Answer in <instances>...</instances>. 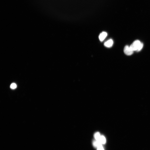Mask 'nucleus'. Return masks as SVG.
I'll list each match as a JSON object with an SVG mask.
<instances>
[{"instance_id": "nucleus-5", "label": "nucleus", "mask_w": 150, "mask_h": 150, "mask_svg": "<svg viewBox=\"0 0 150 150\" xmlns=\"http://www.w3.org/2000/svg\"><path fill=\"white\" fill-rule=\"evenodd\" d=\"M97 141H99L102 144H104L106 143V139L104 136H101L99 140Z\"/></svg>"}, {"instance_id": "nucleus-1", "label": "nucleus", "mask_w": 150, "mask_h": 150, "mask_svg": "<svg viewBox=\"0 0 150 150\" xmlns=\"http://www.w3.org/2000/svg\"><path fill=\"white\" fill-rule=\"evenodd\" d=\"M141 43L138 40L134 41L133 43L130 46L131 49L133 51H137L138 50Z\"/></svg>"}, {"instance_id": "nucleus-6", "label": "nucleus", "mask_w": 150, "mask_h": 150, "mask_svg": "<svg viewBox=\"0 0 150 150\" xmlns=\"http://www.w3.org/2000/svg\"><path fill=\"white\" fill-rule=\"evenodd\" d=\"M94 136L96 140L98 141L99 140L101 136L100 133L97 132L95 134Z\"/></svg>"}, {"instance_id": "nucleus-4", "label": "nucleus", "mask_w": 150, "mask_h": 150, "mask_svg": "<svg viewBox=\"0 0 150 150\" xmlns=\"http://www.w3.org/2000/svg\"><path fill=\"white\" fill-rule=\"evenodd\" d=\"M113 41L112 39L108 40L104 43V45L106 47L110 48L112 47L113 44Z\"/></svg>"}, {"instance_id": "nucleus-8", "label": "nucleus", "mask_w": 150, "mask_h": 150, "mask_svg": "<svg viewBox=\"0 0 150 150\" xmlns=\"http://www.w3.org/2000/svg\"><path fill=\"white\" fill-rule=\"evenodd\" d=\"M10 87L12 89H15L16 88L17 85L15 83H12L11 84V85H10Z\"/></svg>"}, {"instance_id": "nucleus-7", "label": "nucleus", "mask_w": 150, "mask_h": 150, "mask_svg": "<svg viewBox=\"0 0 150 150\" xmlns=\"http://www.w3.org/2000/svg\"><path fill=\"white\" fill-rule=\"evenodd\" d=\"M97 150H104L102 145V144H100L97 147Z\"/></svg>"}, {"instance_id": "nucleus-3", "label": "nucleus", "mask_w": 150, "mask_h": 150, "mask_svg": "<svg viewBox=\"0 0 150 150\" xmlns=\"http://www.w3.org/2000/svg\"><path fill=\"white\" fill-rule=\"evenodd\" d=\"M107 36V33L105 32H103L100 34L99 37V39L101 42H102Z\"/></svg>"}, {"instance_id": "nucleus-2", "label": "nucleus", "mask_w": 150, "mask_h": 150, "mask_svg": "<svg viewBox=\"0 0 150 150\" xmlns=\"http://www.w3.org/2000/svg\"><path fill=\"white\" fill-rule=\"evenodd\" d=\"M133 51L131 49L130 46L128 45L125 46L124 48V52L126 55L129 56L132 55L133 53Z\"/></svg>"}]
</instances>
